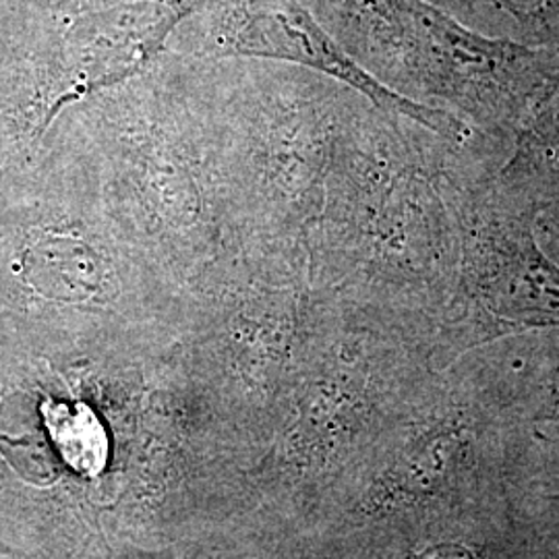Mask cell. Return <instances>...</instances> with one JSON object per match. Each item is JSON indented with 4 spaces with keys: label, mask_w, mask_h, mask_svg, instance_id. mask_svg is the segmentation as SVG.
<instances>
[{
    "label": "cell",
    "mask_w": 559,
    "mask_h": 559,
    "mask_svg": "<svg viewBox=\"0 0 559 559\" xmlns=\"http://www.w3.org/2000/svg\"><path fill=\"white\" fill-rule=\"evenodd\" d=\"M468 7H487L512 21L524 44L559 48V0H456Z\"/></svg>",
    "instance_id": "9"
},
{
    "label": "cell",
    "mask_w": 559,
    "mask_h": 559,
    "mask_svg": "<svg viewBox=\"0 0 559 559\" xmlns=\"http://www.w3.org/2000/svg\"><path fill=\"white\" fill-rule=\"evenodd\" d=\"M224 44L239 52L297 60L353 85L380 110L417 120L452 143L477 131L454 115L408 100L385 87L334 40L299 0H216Z\"/></svg>",
    "instance_id": "4"
},
{
    "label": "cell",
    "mask_w": 559,
    "mask_h": 559,
    "mask_svg": "<svg viewBox=\"0 0 559 559\" xmlns=\"http://www.w3.org/2000/svg\"><path fill=\"white\" fill-rule=\"evenodd\" d=\"M475 355L503 400L528 425H559V330L501 340Z\"/></svg>",
    "instance_id": "7"
},
{
    "label": "cell",
    "mask_w": 559,
    "mask_h": 559,
    "mask_svg": "<svg viewBox=\"0 0 559 559\" xmlns=\"http://www.w3.org/2000/svg\"><path fill=\"white\" fill-rule=\"evenodd\" d=\"M537 235L539 239H559V218H539Z\"/></svg>",
    "instance_id": "10"
},
{
    "label": "cell",
    "mask_w": 559,
    "mask_h": 559,
    "mask_svg": "<svg viewBox=\"0 0 559 559\" xmlns=\"http://www.w3.org/2000/svg\"><path fill=\"white\" fill-rule=\"evenodd\" d=\"M359 138L340 182L330 251L383 288L400 320L429 342L459 272L462 185L480 162L501 164V145H459L392 112Z\"/></svg>",
    "instance_id": "1"
},
{
    "label": "cell",
    "mask_w": 559,
    "mask_h": 559,
    "mask_svg": "<svg viewBox=\"0 0 559 559\" xmlns=\"http://www.w3.org/2000/svg\"><path fill=\"white\" fill-rule=\"evenodd\" d=\"M549 487L400 528L390 559H558Z\"/></svg>",
    "instance_id": "5"
},
{
    "label": "cell",
    "mask_w": 559,
    "mask_h": 559,
    "mask_svg": "<svg viewBox=\"0 0 559 559\" xmlns=\"http://www.w3.org/2000/svg\"><path fill=\"white\" fill-rule=\"evenodd\" d=\"M498 168L480 162L462 185L459 272L429 328L438 369L501 340L559 330V261L539 245V216L498 187Z\"/></svg>",
    "instance_id": "3"
},
{
    "label": "cell",
    "mask_w": 559,
    "mask_h": 559,
    "mask_svg": "<svg viewBox=\"0 0 559 559\" xmlns=\"http://www.w3.org/2000/svg\"><path fill=\"white\" fill-rule=\"evenodd\" d=\"M549 503H551V522H554V537H556V547H558L559 559V491L549 493Z\"/></svg>",
    "instance_id": "11"
},
{
    "label": "cell",
    "mask_w": 559,
    "mask_h": 559,
    "mask_svg": "<svg viewBox=\"0 0 559 559\" xmlns=\"http://www.w3.org/2000/svg\"><path fill=\"white\" fill-rule=\"evenodd\" d=\"M41 413L60 456L75 473L83 477L104 473L110 456L108 433L90 406L46 402Z\"/></svg>",
    "instance_id": "8"
},
{
    "label": "cell",
    "mask_w": 559,
    "mask_h": 559,
    "mask_svg": "<svg viewBox=\"0 0 559 559\" xmlns=\"http://www.w3.org/2000/svg\"><path fill=\"white\" fill-rule=\"evenodd\" d=\"M496 182L539 218H559V60L522 108Z\"/></svg>",
    "instance_id": "6"
},
{
    "label": "cell",
    "mask_w": 559,
    "mask_h": 559,
    "mask_svg": "<svg viewBox=\"0 0 559 559\" xmlns=\"http://www.w3.org/2000/svg\"><path fill=\"white\" fill-rule=\"evenodd\" d=\"M362 55L408 100L445 110L508 152L522 108L559 48L491 38L427 0H336Z\"/></svg>",
    "instance_id": "2"
},
{
    "label": "cell",
    "mask_w": 559,
    "mask_h": 559,
    "mask_svg": "<svg viewBox=\"0 0 559 559\" xmlns=\"http://www.w3.org/2000/svg\"><path fill=\"white\" fill-rule=\"evenodd\" d=\"M545 242V251L551 255V258H556L559 261V239H543Z\"/></svg>",
    "instance_id": "12"
}]
</instances>
